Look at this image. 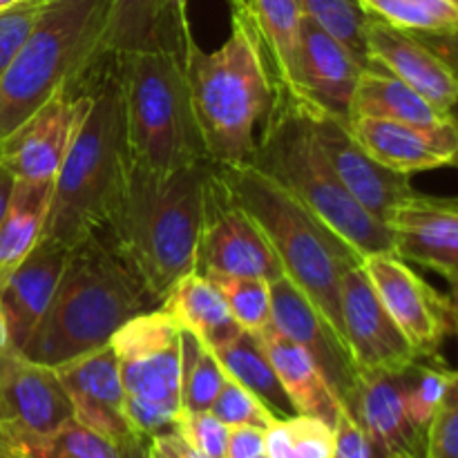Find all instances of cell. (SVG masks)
Wrapping results in <instances>:
<instances>
[{"label":"cell","mask_w":458,"mask_h":458,"mask_svg":"<svg viewBox=\"0 0 458 458\" xmlns=\"http://www.w3.org/2000/svg\"><path fill=\"white\" fill-rule=\"evenodd\" d=\"M210 411L224 425H228V428H235V425H253V428L268 429L276 420H280L253 392L242 387L231 376H226V380H224Z\"/></svg>","instance_id":"cell-37"},{"label":"cell","mask_w":458,"mask_h":458,"mask_svg":"<svg viewBox=\"0 0 458 458\" xmlns=\"http://www.w3.org/2000/svg\"><path fill=\"white\" fill-rule=\"evenodd\" d=\"M343 335L358 374L403 371L419 360L416 352L380 302L362 264L340 282Z\"/></svg>","instance_id":"cell-14"},{"label":"cell","mask_w":458,"mask_h":458,"mask_svg":"<svg viewBox=\"0 0 458 458\" xmlns=\"http://www.w3.org/2000/svg\"><path fill=\"white\" fill-rule=\"evenodd\" d=\"M447 282H450V295H447V300H450L452 327H454V334L458 335V276L447 277Z\"/></svg>","instance_id":"cell-49"},{"label":"cell","mask_w":458,"mask_h":458,"mask_svg":"<svg viewBox=\"0 0 458 458\" xmlns=\"http://www.w3.org/2000/svg\"><path fill=\"white\" fill-rule=\"evenodd\" d=\"M219 365L233 380L253 392L277 419H291L295 416L293 405L268 360L267 352L259 344L258 335L242 331L240 335L226 343L224 347L215 349Z\"/></svg>","instance_id":"cell-30"},{"label":"cell","mask_w":458,"mask_h":458,"mask_svg":"<svg viewBox=\"0 0 458 458\" xmlns=\"http://www.w3.org/2000/svg\"><path fill=\"white\" fill-rule=\"evenodd\" d=\"M253 164L298 197L362 258L394 253V235L344 188L313 130L311 114L291 98H273Z\"/></svg>","instance_id":"cell-6"},{"label":"cell","mask_w":458,"mask_h":458,"mask_svg":"<svg viewBox=\"0 0 458 458\" xmlns=\"http://www.w3.org/2000/svg\"><path fill=\"white\" fill-rule=\"evenodd\" d=\"M174 432L208 458H224L228 441V425L213 411H182L174 423Z\"/></svg>","instance_id":"cell-38"},{"label":"cell","mask_w":458,"mask_h":458,"mask_svg":"<svg viewBox=\"0 0 458 458\" xmlns=\"http://www.w3.org/2000/svg\"><path fill=\"white\" fill-rule=\"evenodd\" d=\"M121 458H148V438L134 437L130 441L121 443Z\"/></svg>","instance_id":"cell-47"},{"label":"cell","mask_w":458,"mask_h":458,"mask_svg":"<svg viewBox=\"0 0 458 458\" xmlns=\"http://www.w3.org/2000/svg\"><path fill=\"white\" fill-rule=\"evenodd\" d=\"M258 458H267V454H264V456H258Z\"/></svg>","instance_id":"cell-54"},{"label":"cell","mask_w":458,"mask_h":458,"mask_svg":"<svg viewBox=\"0 0 458 458\" xmlns=\"http://www.w3.org/2000/svg\"><path fill=\"white\" fill-rule=\"evenodd\" d=\"M215 168L237 204L267 235L286 280L343 335L340 282L349 268L362 264V255L255 164H215Z\"/></svg>","instance_id":"cell-4"},{"label":"cell","mask_w":458,"mask_h":458,"mask_svg":"<svg viewBox=\"0 0 458 458\" xmlns=\"http://www.w3.org/2000/svg\"><path fill=\"white\" fill-rule=\"evenodd\" d=\"M0 458H18L16 454H13L12 447L3 441V438H0Z\"/></svg>","instance_id":"cell-52"},{"label":"cell","mask_w":458,"mask_h":458,"mask_svg":"<svg viewBox=\"0 0 458 458\" xmlns=\"http://www.w3.org/2000/svg\"><path fill=\"white\" fill-rule=\"evenodd\" d=\"M356 141L385 168L411 177L416 173L458 168V123L445 130H419L374 116L349 119Z\"/></svg>","instance_id":"cell-23"},{"label":"cell","mask_w":458,"mask_h":458,"mask_svg":"<svg viewBox=\"0 0 458 458\" xmlns=\"http://www.w3.org/2000/svg\"><path fill=\"white\" fill-rule=\"evenodd\" d=\"M454 3H458V0H454Z\"/></svg>","instance_id":"cell-55"},{"label":"cell","mask_w":458,"mask_h":458,"mask_svg":"<svg viewBox=\"0 0 458 458\" xmlns=\"http://www.w3.org/2000/svg\"><path fill=\"white\" fill-rule=\"evenodd\" d=\"M182 58L208 161L217 165L253 164L258 125L273 103L271 81L253 40L233 22L231 38L208 54L188 25Z\"/></svg>","instance_id":"cell-5"},{"label":"cell","mask_w":458,"mask_h":458,"mask_svg":"<svg viewBox=\"0 0 458 458\" xmlns=\"http://www.w3.org/2000/svg\"><path fill=\"white\" fill-rule=\"evenodd\" d=\"M7 347H12V344H9V327L7 318H4L3 302H0V352H4Z\"/></svg>","instance_id":"cell-50"},{"label":"cell","mask_w":458,"mask_h":458,"mask_svg":"<svg viewBox=\"0 0 458 458\" xmlns=\"http://www.w3.org/2000/svg\"><path fill=\"white\" fill-rule=\"evenodd\" d=\"M255 335L267 352L295 414L313 416L334 428L343 405L311 358L273 325Z\"/></svg>","instance_id":"cell-27"},{"label":"cell","mask_w":458,"mask_h":458,"mask_svg":"<svg viewBox=\"0 0 458 458\" xmlns=\"http://www.w3.org/2000/svg\"><path fill=\"white\" fill-rule=\"evenodd\" d=\"M360 61L343 40L318 25L313 18L300 16L295 81L300 106L307 112H325L349 121L352 98L362 70Z\"/></svg>","instance_id":"cell-15"},{"label":"cell","mask_w":458,"mask_h":458,"mask_svg":"<svg viewBox=\"0 0 458 458\" xmlns=\"http://www.w3.org/2000/svg\"><path fill=\"white\" fill-rule=\"evenodd\" d=\"M365 47L371 65L383 67L441 110L454 112L458 79L419 36L367 16Z\"/></svg>","instance_id":"cell-21"},{"label":"cell","mask_w":458,"mask_h":458,"mask_svg":"<svg viewBox=\"0 0 458 458\" xmlns=\"http://www.w3.org/2000/svg\"><path fill=\"white\" fill-rule=\"evenodd\" d=\"M405 378V405L416 428L425 432L447 394L458 385V371H452L443 358H419L403 371Z\"/></svg>","instance_id":"cell-33"},{"label":"cell","mask_w":458,"mask_h":458,"mask_svg":"<svg viewBox=\"0 0 458 458\" xmlns=\"http://www.w3.org/2000/svg\"><path fill=\"white\" fill-rule=\"evenodd\" d=\"M159 309L173 318L177 327L204 340L213 352L242 334V327L235 322L215 282L195 271L174 282Z\"/></svg>","instance_id":"cell-28"},{"label":"cell","mask_w":458,"mask_h":458,"mask_svg":"<svg viewBox=\"0 0 458 458\" xmlns=\"http://www.w3.org/2000/svg\"><path fill=\"white\" fill-rule=\"evenodd\" d=\"M432 52H437L443 58L452 74L458 79V25L454 30L438 31V34H416Z\"/></svg>","instance_id":"cell-44"},{"label":"cell","mask_w":458,"mask_h":458,"mask_svg":"<svg viewBox=\"0 0 458 458\" xmlns=\"http://www.w3.org/2000/svg\"><path fill=\"white\" fill-rule=\"evenodd\" d=\"M148 458H174L168 450H164L161 445H157L152 438H148Z\"/></svg>","instance_id":"cell-51"},{"label":"cell","mask_w":458,"mask_h":458,"mask_svg":"<svg viewBox=\"0 0 458 458\" xmlns=\"http://www.w3.org/2000/svg\"><path fill=\"white\" fill-rule=\"evenodd\" d=\"M74 407V419L116 445L139 437L125 416V392L112 344L85 352L56 367Z\"/></svg>","instance_id":"cell-18"},{"label":"cell","mask_w":458,"mask_h":458,"mask_svg":"<svg viewBox=\"0 0 458 458\" xmlns=\"http://www.w3.org/2000/svg\"><path fill=\"white\" fill-rule=\"evenodd\" d=\"M403 371L358 374L356 387L343 407L385 458H423L425 432L416 428L407 411Z\"/></svg>","instance_id":"cell-19"},{"label":"cell","mask_w":458,"mask_h":458,"mask_svg":"<svg viewBox=\"0 0 458 458\" xmlns=\"http://www.w3.org/2000/svg\"><path fill=\"white\" fill-rule=\"evenodd\" d=\"M152 441H155L157 445L164 447V450H168L174 458H208L206 454H201L199 450H195L191 443L183 441L174 429L173 432L159 434V437H152Z\"/></svg>","instance_id":"cell-46"},{"label":"cell","mask_w":458,"mask_h":458,"mask_svg":"<svg viewBox=\"0 0 458 458\" xmlns=\"http://www.w3.org/2000/svg\"><path fill=\"white\" fill-rule=\"evenodd\" d=\"M112 0H45L36 25L0 76V141L58 88H85L103 54Z\"/></svg>","instance_id":"cell-7"},{"label":"cell","mask_w":458,"mask_h":458,"mask_svg":"<svg viewBox=\"0 0 458 458\" xmlns=\"http://www.w3.org/2000/svg\"><path fill=\"white\" fill-rule=\"evenodd\" d=\"M267 458H293V441L286 419L276 420L267 429Z\"/></svg>","instance_id":"cell-45"},{"label":"cell","mask_w":458,"mask_h":458,"mask_svg":"<svg viewBox=\"0 0 458 458\" xmlns=\"http://www.w3.org/2000/svg\"><path fill=\"white\" fill-rule=\"evenodd\" d=\"M334 458H385L347 410H340L334 425Z\"/></svg>","instance_id":"cell-42"},{"label":"cell","mask_w":458,"mask_h":458,"mask_svg":"<svg viewBox=\"0 0 458 458\" xmlns=\"http://www.w3.org/2000/svg\"><path fill=\"white\" fill-rule=\"evenodd\" d=\"M125 392V416L139 437L173 432L182 414V329L161 309L130 318L110 340Z\"/></svg>","instance_id":"cell-9"},{"label":"cell","mask_w":458,"mask_h":458,"mask_svg":"<svg viewBox=\"0 0 458 458\" xmlns=\"http://www.w3.org/2000/svg\"><path fill=\"white\" fill-rule=\"evenodd\" d=\"M43 4L45 0H25L16 7L0 12V76L7 72L18 49L27 40L31 27L38 21Z\"/></svg>","instance_id":"cell-39"},{"label":"cell","mask_w":458,"mask_h":458,"mask_svg":"<svg viewBox=\"0 0 458 458\" xmlns=\"http://www.w3.org/2000/svg\"><path fill=\"white\" fill-rule=\"evenodd\" d=\"M224 380L226 371L213 349L192 331L182 329V411H208Z\"/></svg>","instance_id":"cell-31"},{"label":"cell","mask_w":458,"mask_h":458,"mask_svg":"<svg viewBox=\"0 0 458 458\" xmlns=\"http://www.w3.org/2000/svg\"><path fill=\"white\" fill-rule=\"evenodd\" d=\"M309 114L318 141L338 179L380 222L387 224L396 206L419 192L411 186V177L385 168L356 141L347 119L325 112H309Z\"/></svg>","instance_id":"cell-17"},{"label":"cell","mask_w":458,"mask_h":458,"mask_svg":"<svg viewBox=\"0 0 458 458\" xmlns=\"http://www.w3.org/2000/svg\"><path fill=\"white\" fill-rule=\"evenodd\" d=\"M191 25L186 0H112L103 54L119 56L148 49H183Z\"/></svg>","instance_id":"cell-25"},{"label":"cell","mask_w":458,"mask_h":458,"mask_svg":"<svg viewBox=\"0 0 458 458\" xmlns=\"http://www.w3.org/2000/svg\"><path fill=\"white\" fill-rule=\"evenodd\" d=\"M423 458H458V385L425 429Z\"/></svg>","instance_id":"cell-40"},{"label":"cell","mask_w":458,"mask_h":458,"mask_svg":"<svg viewBox=\"0 0 458 458\" xmlns=\"http://www.w3.org/2000/svg\"><path fill=\"white\" fill-rule=\"evenodd\" d=\"M267 454V429L253 425L228 428V441L224 458H258Z\"/></svg>","instance_id":"cell-43"},{"label":"cell","mask_w":458,"mask_h":458,"mask_svg":"<svg viewBox=\"0 0 458 458\" xmlns=\"http://www.w3.org/2000/svg\"><path fill=\"white\" fill-rule=\"evenodd\" d=\"M65 262L67 249L40 240L0 289V302L9 327V344L18 352L25 347L45 309L49 307Z\"/></svg>","instance_id":"cell-24"},{"label":"cell","mask_w":458,"mask_h":458,"mask_svg":"<svg viewBox=\"0 0 458 458\" xmlns=\"http://www.w3.org/2000/svg\"><path fill=\"white\" fill-rule=\"evenodd\" d=\"M352 116H374V119L396 121V123L419 130H432V132L458 123L454 112L437 107L378 65L362 70L352 98L349 119Z\"/></svg>","instance_id":"cell-26"},{"label":"cell","mask_w":458,"mask_h":458,"mask_svg":"<svg viewBox=\"0 0 458 458\" xmlns=\"http://www.w3.org/2000/svg\"><path fill=\"white\" fill-rule=\"evenodd\" d=\"M195 273L217 277H255L276 282L284 276L267 235L242 208L208 161L204 179V217L195 253Z\"/></svg>","instance_id":"cell-10"},{"label":"cell","mask_w":458,"mask_h":458,"mask_svg":"<svg viewBox=\"0 0 458 458\" xmlns=\"http://www.w3.org/2000/svg\"><path fill=\"white\" fill-rule=\"evenodd\" d=\"M387 226L398 258L443 277L458 276V199L414 192L396 206Z\"/></svg>","instance_id":"cell-20"},{"label":"cell","mask_w":458,"mask_h":458,"mask_svg":"<svg viewBox=\"0 0 458 458\" xmlns=\"http://www.w3.org/2000/svg\"><path fill=\"white\" fill-rule=\"evenodd\" d=\"M92 74V72H89ZM92 106V85H63L0 141V164L16 182L54 183L81 121Z\"/></svg>","instance_id":"cell-12"},{"label":"cell","mask_w":458,"mask_h":458,"mask_svg":"<svg viewBox=\"0 0 458 458\" xmlns=\"http://www.w3.org/2000/svg\"><path fill=\"white\" fill-rule=\"evenodd\" d=\"M89 85L92 106L54 179L52 204L40 237L67 250L106 226L130 168L114 56L94 67Z\"/></svg>","instance_id":"cell-3"},{"label":"cell","mask_w":458,"mask_h":458,"mask_svg":"<svg viewBox=\"0 0 458 458\" xmlns=\"http://www.w3.org/2000/svg\"><path fill=\"white\" fill-rule=\"evenodd\" d=\"M271 320L280 334L311 358L340 405H344L358 380L347 343L322 311L313 307L311 300L284 276L271 282Z\"/></svg>","instance_id":"cell-16"},{"label":"cell","mask_w":458,"mask_h":458,"mask_svg":"<svg viewBox=\"0 0 458 458\" xmlns=\"http://www.w3.org/2000/svg\"><path fill=\"white\" fill-rule=\"evenodd\" d=\"M206 168L208 161H199L159 174L130 164L103 226L159 304L179 277L195 271Z\"/></svg>","instance_id":"cell-2"},{"label":"cell","mask_w":458,"mask_h":458,"mask_svg":"<svg viewBox=\"0 0 458 458\" xmlns=\"http://www.w3.org/2000/svg\"><path fill=\"white\" fill-rule=\"evenodd\" d=\"M21 3H25V0H0V12L16 7V4H21Z\"/></svg>","instance_id":"cell-53"},{"label":"cell","mask_w":458,"mask_h":458,"mask_svg":"<svg viewBox=\"0 0 458 458\" xmlns=\"http://www.w3.org/2000/svg\"><path fill=\"white\" fill-rule=\"evenodd\" d=\"M367 16L410 34H438L458 25L454 0H358Z\"/></svg>","instance_id":"cell-32"},{"label":"cell","mask_w":458,"mask_h":458,"mask_svg":"<svg viewBox=\"0 0 458 458\" xmlns=\"http://www.w3.org/2000/svg\"><path fill=\"white\" fill-rule=\"evenodd\" d=\"M54 183L13 182L0 222V289L43 237Z\"/></svg>","instance_id":"cell-29"},{"label":"cell","mask_w":458,"mask_h":458,"mask_svg":"<svg viewBox=\"0 0 458 458\" xmlns=\"http://www.w3.org/2000/svg\"><path fill=\"white\" fill-rule=\"evenodd\" d=\"M215 286L226 300L233 318L242 331L259 334L271 320V282L255 280V277H217Z\"/></svg>","instance_id":"cell-35"},{"label":"cell","mask_w":458,"mask_h":458,"mask_svg":"<svg viewBox=\"0 0 458 458\" xmlns=\"http://www.w3.org/2000/svg\"><path fill=\"white\" fill-rule=\"evenodd\" d=\"M31 458H121V450L114 441L74 419L58 429Z\"/></svg>","instance_id":"cell-36"},{"label":"cell","mask_w":458,"mask_h":458,"mask_svg":"<svg viewBox=\"0 0 458 458\" xmlns=\"http://www.w3.org/2000/svg\"><path fill=\"white\" fill-rule=\"evenodd\" d=\"M233 22L253 40L273 88V98H298L295 52H298V0H228Z\"/></svg>","instance_id":"cell-22"},{"label":"cell","mask_w":458,"mask_h":458,"mask_svg":"<svg viewBox=\"0 0 458 458\" xmlns=\"http://www.w3.org/2000/svg\"><path fill=\"white\" fill-rule=\"evenodd\" d=\"M70 420L74 407L56 367L13 347L0 352V438L13 454L31 458Z\"/></svg>","instance_id":"cell-11"},{"label":"cell","mask_w":458,"mask_h":458,"mask_svg":"<svg viewBox=\"0 0 458 458\" xmlns=\"http://www.w3.org/2000/svg\"><path fill=\"white\" fill-rule=\"evenodd\" d=\"M380 302L411 344L419 358H438L452 327L450 300L423 280L410 264L394 253L362 258Z\"/></svg>","instance_id":"cell-13"},{"label":"cell","mask_w":458,"mask_h":458,"mask_svg":"<svg viewBox=\"0 0 458 458\" xmlns=\"http://www.w3.org/2000/svg\"><path fill=\"white\" fill-rule=\"evenodd\" d=\"M293 441V458H334V428L313 416L286 419Z\"/></svg>","instance_id":"cell-41"},{"label":"cell","mask_w":458,"mask_h":458,"mask_svg":"<svg viewBox=\"0 0 458 458\" xmlns=\"http://www.w3.org/2000/svg\"><path fill=\"white\" fill-rule=\"evenodd\" d=\"M300 12L313 18L329 34L343 40L365 65H371L365 47L367 13L358 0H298Z\"/></svg>","instance_id":"cell-34"},{"label":"cell","mask_w":458,"mask_h":458,"mask_svg":"<svg viewBox=\"0 0 458 458\" xmlns=\"http://www.w3.org/2000/svg\"><path fill=\"white\" fill-rule=\"evenodd\" d=\"M13 182H16V179H13V174L9 173L3 164H0V222H3L4 210H7L9 197H12Z\"/></svg>","instance_id":"cell-48"},{"label":"cell","mask_w":458,"mask_h":458,"mask_svg":"<svg viewBox=\"0 0 458 458\" xmlns=\"http://www.w3.org/2000/svg\"><path fill=\"white\" fill-rule=\"evenodd\" d=\"M130 164L150 173L208 161L179 49L114 56Z\"/></svg>","instance_id":"cell-8"},{"label":"cell","mask_w":458,"mask_h":458,"mask_svg":"<svg viewBox=\"0 0 458 458\" xmlns=\"http://www.w3.org/2000/svg\"><path fill=\"white\" fill-rule=\"evenodd\" d=\"M150 309L159 302L101 228L67 250L49 307L21 352L58 367L107 344L130 318Z\"/></svg>","instance_id":"cell-1"}]
</instances>
